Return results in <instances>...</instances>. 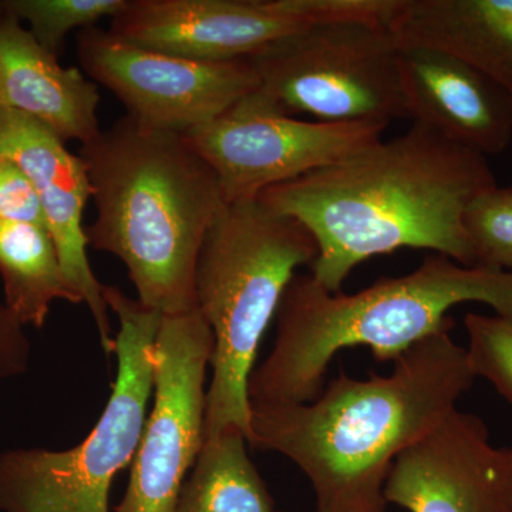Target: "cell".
Instances as JSON below:
<instances>
[{"label":"cell","instance_id":"cell-15","mask_svg":"<svg viewBox=\"0 0 512 512\" xmlns=\"http://www.w3.org/2000/svg\"><path fill=\"white\" fill-rule=\"evenodd\" d=\"M0 103L64 143L76 140L83 146L101 131L96 83L76 67H63L6 8L0 15Z\"/></svg>","mask_w":512,"mask_h":512},{"label":"cell","instance_id":"cell-16","mask_svg":"<svg viewBox=\"0 0 512 512\" xmlns=\"http://www.w3.org/2000/svg\"><path fill=\"white\" fill-rule=\"evenodd\" d=\"M386 26L399 47L457 57L512 99V0H394Z\"/></svg>","mask_w":512,"mask_h":512},{"label":"cell","instance_id":"cell-10","mask_svg":"<svg viewBox=\"0 0 512 512\" xmlns=\"http://www.w3.org/2000/svg\"><path fill=\"white\" fill-rule=\"evenodd\" d=\"M212 350L214 336L198 309L161 318L153 349L154 403L114 512H174L204 446Z\"/></svg>","mask_w":512,"mask_h":512},{"label":"cell","instance_id":"cell-25","mask_svg":"<svg viewBox=\"0 0 512 512\" xmlns=\"http://www.w3.org/2000/svg\"><path fill=\"white\" fill-rule=\"evenodd\" d=\"M5 12V3H3V0H0V15Z\"/></svg>","mask_w":512,"mask_h":512},{"label":"cell","instance_id":"cell-8","mask_svg":"<svg viewBox=\"0 0 512 512\" xmlns=\"http://www.w3.org/2000/svg\"><path fill=\"white\" fill-rule=\"evenodd\" d=\"M394 0H128L111 35L202 62L249 60L318 23H386Z\"/></svg>","mask_w":512,"mask_h":512},{"label":"cell","instance_id":"cell-7","mask_svg":"<svg viewBox=\"0 0 512 512\" xmlns=\"http://www.w3.org/2000/svg\"><path fill=\"white\" fill-rule=\"evenodd\" d=\"M249 62L259 92L289 116L328 123L409 120L400 47L386 23H318Z\"/></svg>","mask_w":512,"mask_h":512},{"label":"cell","instance_id":"cell-26","mask_svg":"<svg viewBox=\"0 0 512 512\" xmlns=\"http://www.w3.org/2000/svg\"><path fill=\"white\" fill-rule=\"evenodd\" d=\"M0 106H2V103H0Z\"/></svg>","mask_w":512,"mask_h":512},{"label":"cell","instance_id":"cell-17","mask_svg":"<svg viewBox=\"0 0 512 512\" xmlns=\"http://www.w3.org/2000/svg\"><path fill=\"white\" fill-rule=\"evenodd\" d=\"M0 278L3 305L23 326L42 329L53 302L83 305L43 225L0 221Z\"/></svg>","mask_w":512,"mask_h":512},{"label":"cell","instance_id":"cell-13","mask_svg":"<svg viewBox=\"0 0 512 512\" xmlns=\"http://www.w3.org/2000/svg\"><path fill=\"white\" fill-rule=\"evenodd\" d=\"M384 501L407 512H507L503 448L483 419L454 410L397 457Z\"/></svg>","mask_w":512,"mask_h":512},{"label":"cell","instance_id":"cell-22","mask_svg":"<svg viewBox=\"0 0 512 512\" xmlns=\"http://www.w3.org/2000/svg\"><path fill=\"white\" fill-rule=\"evenodd\" d=\"M0 221L46 227L42 204L32 181L18 164L6 157H0Z\"/></svg>","mask_w":512,"mask_h":512},{"label":"cell","instance_id":"cell-27","mask_svg":"<svg viewBox=\"0 0 512 512\" xmlns=\"http://www.w3.org/2000/svg\"><path fill=\"white\" fill-rule=\"evenodd\" d=\"M278 512H281V511H278Z\"/></svg>","mask_w":512,"mask_h":512},{"label":"cell","instance_id":"cell-12","mask_svg":"<svg viewBox=\"0 0 512 512\" xmlns=\"http://www.w3.org/2000/svg\"><path fill=\"white\" fill-rule=\"evenodd\" d=\"M0 157L19 165L39 195L46 227L55 239L64 272L92 313L101 349L113 355L116 336L104 299V285L94 275L87 255L83 225L93 190L86 164L56 134L25 114L0 106Z\"/></svg>","mask_w":512,"mask_h":512},{"label":"cell","instance_id":"cell-1","mask_svg":"<svg viewBox=\"0 0 512 512\" xmlns=\"http://www.w3.org/2000/svg\"><path fill=\"white\" fill-rule=\"evenodd\" d=\"M495 185L487 157L412 121L400 136L269 188L258 201L311 232L318 247L312 278L336 293L357 266L397 249H429L477 266L464 220Z\"/></svg>","mask_w":512,"mask_h":512},{"label":"cell","instance_id":"cell-3","mask_svg":"<svg viewBox=\"0 0 512 512\" xmlns=\"http://www.w3.org/2000/svg\"><path fill=\"white\" fill-rule=\"evenodd\" d=\"M96 220L89 247L117 256L137 299L161 315L197 309L195 269L208 229L228 204L220 181L183 134L123 117L83 144Z\"/></svg>","mask_w":512,"mask_h":512},{"label":"cell","instance_id":"cell-18","mask_svg":"<svg viewBox=\"0 0 512 512\" xmlns=\"http://www.w3.org/2000/svg\"><path fill=\"white\" fill-rule=\"evenodd\" d=\"M247 444L238 429L205 440L174 512H278Z\"/></svg>","mask_w":512,"mask_h":512},{"label":"cell","instance_id":"cell-21","mask_svg":"<svg viewBox=\"0 0 512 512\" xmlns=\"http://www.w3.org/2000/svg\"><path fill=\"white\" fill-rule=\"evenodd\" d=\"M467 356L474 376L487 380L512 406V320L467 313Z\"/></svg>","mask_w":512,"mask_h":512},{"label":"cell","instance_id":"cell-2","mask_svg":"<svg viewBox=\"0 0 512 512\" xmlns=\"http://www.w3.org/2000/svg\"><path fill=\"white\" fill-rule=\"evenodd\" d=\"M476 376L451 330L417 343L386 376L340 372L306 403H251L248 444L292 461L315 512H384L394 461L447 419Z\"/></svg>","mask_w":512,"mask_h":512},{"label":"cell","instance_id":"cell-4","mask_svg":"<svg viewBox=\"0 0 512 512\" xmlns=\"http://www.w3.org/2000/svg\"><path fill=\"white\" fill-rule=\"evenodd\" d=\"M470 302L512 320V271L431 254L410 274L379 279L352 295L295 275L276 312L274 348L249 377V400L312 402L342 350L365 346L377 362L393 363L417 343L453 330L448 313Z\"/></svg>","mask_w":512,"mask_h":512},{"label":"cell","instance_id":"cell-9","mask_svg":"<svg viewBox=\"0 0 512 512\" xmlns=\"http://www.w3.org/2000/svg\"><path fill=\"white\" fill-rule=\"evenodd\" d=\"M387 127L380 121L299 120L258 89L183 136L210 164L232 204L258 200L269 188L328 167L382 140Z\"/></svg>","mask_w":512,"mask_h":512},{"label":"cell","instance_id":"cell-20","mask_svg":"<svg viewBox=\"0 0 512 512\" xmlns=\"http://www.w3.org/2000/svg\"><path fill=\"white\" fill-rule=\"evenodd\" d=\"M464 224L477 266L512 271V187L483 192L468 207Z\"/></svg>","mask_w":512,"mask_h":512},{"label":"cell","instance_id":"cell-5","mask_svg":"<svg viewBox=\"0 0 512 512\" xmlns=\"http://www.w3.org/2000/svg\"><path fill=\"white\" fill-rule=\"evenodd\" d=\"M316 255L301 222L258 200L225 205L208 229L195 269V302L214 336L204 441L227 429L248 439L259 346L296 269Z\"/></svg>","mask_w":512,"mask_h":512},{"label":"cell","instance_id":"cell-11","mask_svg":"<svg viewBox=\"0 0 512 512\" xmlns=\"http://www.w3.org/2000/svg\"><path fill=\"white\" fill-rule=\"evenodd\" d=\"M77 57L141 126L185 134L259 89L249 60L202 62L134 45L93 26L77 33Z\"/></svg>","mask_w":512,"mask_h":512},{"label":"cell","instance_id":"cell-6","mask_svg":"<svg viewBox=\"0 0 512 512\" xmlns=\"http://www.w3.org/2000/svg\"><path fill=\"white\" fill-rule=\"evenodd\" d=\"M104 299L119 319L117 377L96 426L67 450L0 453V512H110V488L136 456L154 390V342L161 315L117 286Z\"/></svg>","mask_w":512,"mask_h":512},{"label":"cell","instance_id":"cell-19","mask_svg":"<svg viewBox=\"0 0 512 512\" xmlns=\"http://www.w3.org/2000/svg\"><path fill=\"white\" fill-rule=\"evenodd\" d=\"M5 8L26 22L37 42L59 55L73 30L93 28L100 20L114 19L126 9L128 0H3Z\"/></svg>","mask_w":512,"mask_h":512},{"label":"cell","instance_id":"cell-23","mask_svg":"<svg viewBox=\"0 0 512 512\" xmlns=\"http://www.w3.org/2000/svg\"><path fill=\"white\" fill-rule=\"evenodd\" d=\"M25 326L0 303V379L23 375L30 362Z\"/></svg>","mask_w":512,"mask_h":512},{"label":"cell","instance_id":"cell-14","mask_svg":"<svg viewBox=\"0 0 512 512\" xmlns=\"http://www.w3.org/2000/svg\"><path fill=\"white\" fill-rule=\"evenodd\" d=\"M400 67L409 120L484 157L510 147L512 99L493 80L426 47H400Z\"/></svg>","mask_w":512,"mask_h":512},{"label":"cell","instance_id":"cell-24","mask_svg":"<svg viewBox=\"0 0 512 512\" xmlns=\"http://www.w3.org/2000/svg\"><path fill=\"white\" fill-rule=\"evenodd\" d=\"M503 494L505 510L512 512V448H503Z\"/></svg>","mask_w":512,"mask_h":512}]
</instances>
